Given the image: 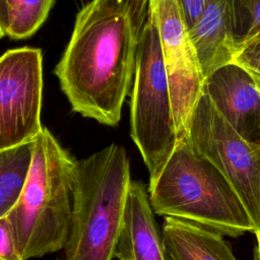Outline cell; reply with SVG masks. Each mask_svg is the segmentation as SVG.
Returning <instances> with one entry per match:
<instances>
[{
    "label": "cell",
    "mask_w": 260,
    "mask_h": 260,
    "mask_svg": "<svg viewBox=\"0 0 260 260\" xmlns=\"http://www.w3.org/2000/svg\"><path fill=\"white\" fill-rule=\"evenodd\" d=\"M147 0H91L55 67L72 111L116 126L129 93Z\"/></svg>",
    "instance_id": "1"
},
{
    "label": "cell",
    "mask_w": 260,
    "mask_h": 260,
    "mask_svg": "<svg viewBox=\"0 0 260 260\" xmlns=\"http://www.w3.org/2000/svg\"><path fill=\"white\" fill-rule=\"evenodd\" d=\"M76 160L47 128L32 140L26 180L5 215L22 260L62 250L72 214Z\"/></svg>",
    "instance_id": "2"
},
{
    "label": "cell",
    "mask_w": 260,
    "mask_h": 260,
    "mask_svg": "<svg viewBox=\"0 0 260 260\" xmlns=\"http://www.w3.org/2000/svg\"><path fill=\"white\" fill-rule=\"evenodd\" d=\"M153 213L183 219L233 238L255 233L253 221L234 187L184 136L159 174L148 184Z\"/></svg>",
    "instance_id": "3"
},
{
    "label": "cell",
    "mask_w": 260,
    "mask_h": 260,
    "mask_svg": "<svg viewBox=\"0 0 260 260\" xmlns=\"http://www.w3.org/2000/svg\"><path fill=\"white\" fill-rule=\"evenodd\" d=\"M130 182L127 152L116 143L76 160L71 220L55 260H112Z\"/></svg>",
    "instance_id": "4"
},
{
    "label": "cell",
    "mask_w": 260,
    "mask_h": 260,
    "mask_svg": "<svg viewBox=\"0 0 260 260\" xmlns=\"http://www.w3.org/2000/svg\"><path fill=\"white\" fill-rule=\"evenodd\" d=\"M132 83L130 134L148 170L150 181L159 174L178 140L155 0H147Z\"/></svg>",
    "instance_id": "5"
},
{
    "label": "cell",
    "mask_w": 260,
    "mask_h": 260,
    "mask_svg": "<svg viewBox=\"0 0 260 260\" xmlns=\"http://www.w3.org/2000/svg\"><path fill=\"white\" fill-rule=\"evenodd\" d=\"M190 145L228 179L260 233V145L242 138L203 92L186 125Z\"/></svg>",
    "instance_id": "6"
},
{
    "label": "cell",
    "mask_w": 260,
    "mask_h": 260,
    "mask_svg": "<svg viewBox=\"0 0 260 260\" xmlns=\"http://www.w3.org/2000/svg\"><path fill=\"white\" fill-rule=\"evenodd\" d=\"M42 61L31 47L0 56V150L32 141L43 129Z\"/></svg>",
    "instance_id": "7"
},
{
    "label": "cell",
    "mask_w": 260,
    "mask_h": 260,
    "mask_svg": "<svg viewBox=\"0 0 260 260\" xmlns=\"http://www.w3.org/2000/svg\"><path fill=\"white\" fill-rule=\"evenodd\" d=\"M162 59L167 72L177 138L203 93L205 75L176 0H155Z\"/></svg>",
    "instance_id": "8"
},
{
    "label": "cell",
    "mask_w": 260,
    "mask_h": 260,
    "mask_svg": "<svg viewBox=\"0 0 260 260\" xmlns=\"http://www.w3.org/2000/svg\"><path fill=\"white\" fill-rule=\"evenodd\" d=\"M203 92L242 138L260 145V92L245 69L220 67L205 78Z\"/></svg>",
    "instance_id": "9"
},
{
    "label": "cell",
    "mask_w": 260,
    "mask_h": 260,
    "mask_svg": "<svg viewBox=\"0 0 260 260\" xmlns=\"http://www.w3.org/2000/svg\"><path fill=\"white\" fill-rule=\"evenodd\" d=\"M114 257L119 260H167L147 189L139 181L129 184Z\"/></svg>",
    "instance_id": "10"
},
{
    "label": "cell",
    "mask_w": 260,
    "mask_h": 260,
    "mask_svg": "<svg viewBox=\"0 0 260 260\" xmlns=\"http://www.w3.org/2000/svg\"><path fill=\"white\" fill-rule=\"evenodd\" d=\"M205 78L238 55L232 0H208L203 11L188 28Z\"/></svg>",
    "instance_id": "11"
},
{
    "label": "cell",
    "mask_w": 260,
    "mask_h": 260,
    "mask_svg": "<svg viewBox=\"0 0 260 260\" xmlns=\"http://www.w3.org/2000/svg\"><path fill=\"white\" fill-rule=\"evenodd\" d=\"M161 238L167 260H238L222 235L183 219L164 216Z\"/></svg>",
    "instance_id": "12"
},
{
    "label": "cell",
    "mask_w": 260,
    "mask_h": 260,
    "mask_svg": "<svg viewBox=\"0 0 260 260\" xmlns=\"http://www.w3.org/2000/svg\"><path fill=\"white\" fill-rule=\"evenodd\" d=\"M54 0H7L6 36L12 40L31 37L44 23Z\"/></svg>",
    "instance_id": "13"
},
{
    "label": "cell",
    "mask_w": 260,
    "mask_h": 260,
    "mask_svg": "<svg viewBox=\"0 0 260 260\" xmlns=\"http://www.w3.org/2000/svg\"><path fill=\"white\" fill-rule=\"evenodd\" d=\"M32 154V141L0 150V192L14 202L26 180Z\"/></svg>",
    "instance_id": "14"
},
{
    "label": "cell",
    "mask_w": 260,
    "mask_h": 260,
    "mask_svg": "<svg viewBox=\"0 0 260 260\" xmlns=\"http://www.w3.org/2000/svg\"><path fill=\"white\" fill-rule=\"evenodd\" d=\"M238 54L260 42V0H232Z\"/></svg>",
    "instance_id": "15"
},
{
    "label": "cell",
    "mask_w": 260,
    "mask_h": 260,
    "mask_svg": "<svg viewBox=\"0 0 260 260\" xmlns=\"http://www.w3.org/2000/svg\"><path fill=\"white\" fill-rule=\"evenodd\" d=\"M234 63L250 74L260 92V42L254 43L242 50L235 58Z\"/></svg>",
    "instance_id": "16"
},
{
    "label": "cell",
    "mask_w": 260,
    "mask_h": 260,
    "mask_svg": "<svg viewBox=\"0 0 260 260\" xmlns=\"http://www.w3.org/2000/svg\"><path fill=\"white\" fill-rule=\"evenodd\" d=\"M0 260H22L15 248L6 216L0 217Z\"/></svg>",
    "instance_id": "17"
},
{
    "label": "cell",
    "mask_w": 260,
    "mask_h": 260,
    "mask_svg": "<svg viewBox=\"0 0 260 260\" xmlns=\"http://www.w3.org/2000/svg\"><path fill=\"white\" fill-rule=\"evenodd\" d=\"M187 27H191L203 11L208 0H176Z\"/></svg>",
    "instance_id": "18"
},
{
    "label": "cell",
    "mask_w": 260,
    "mask_h": 260,
    "mask_svg": "<svg viewBox=\"0 0 260 260\" xmlns=\"http://www.w3.org/2000/svg\"><path fill=\"white\" fill-rule=\"evenodd\" d=\"M8 23L7 15V0H0V38L6 36Z\"/></svg>",
    "instance_id": "19"
},
{
    "label": "cell",
    "mask_w": 260,
    "mask_h": 260,
    "mask_svg": "<svg viewBox=\"0 0 260 260\" xmlns=\"http://www.w3.org/2000/svg\"><path fill=\"white\" fill-rule=\"evenodd\" d=\"M13 203L14 201L12 199H10L9 197L0 192V217L5 216L7 214Z\"/></svg>",
    "instance_id": "20"
},
{
    "label": "cell",
    "mask_w": 260,
    "mask_h": 260,
    "mask_svg": "<svg viewBox=\"0 0 260 260\" xmlns=\"http://www.w3.org/2000/svg\"><path fill=\"white\" fill-rule=\"evenodd\" d=\"M256 240H257V247H256V255L255 260H260V233L256 234Z\"/></svg>",
    "instance_id": "21"
}]
</instances>
